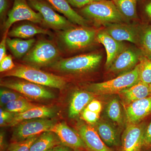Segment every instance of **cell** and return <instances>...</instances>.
I'll list each match as a JSON object with an SVG mask.
<instances>
[{
	"instance_id": "obj_1",
	"label": "cell",
	"mask_w": 151,
	"mask_h": 151,
	"mask_svg": "<svg viewBox=\"0 0 151 151\" xmlns=\"http://www.w3.org/2000/svg\"><path fill=\"white\" fill-rule=\"evenodd\" d=\"M4 76H14L26 81L59 89H64L66 85L64 78L40 70L27 65H19L13 69L4 72Z\"/></svg>"
},
{
	"instance_id": "obj_2",
	"label": "cell",
	"mask_w": 151,
	"mask_h": 151,
	"mask_svg": "<svg viewBox=\"0 0 151 151\" xmlns=\"http://www.w3.org/2000/svg\"><path fill=\"white\" fill-rule=\"evenodd\" d=\"M140 65L138 64L132 70L119 75L111 80L90 84L89 92L99 95L119 94L140 81Z\"/></svg>"
},
{
	"instance_id": "obj_3",
	"label": "cell",
	"mask_w": 151,
	"mask_h": 151,
	"mask_svg": "<svg viewBox=\"0 0 151 151\" xmlns=\"http://www.w3.org/2000/svg\"><path fill=\"white\" fill-rule=\"evenodd\" d=\"M81 13L85 17L99 24L122 22L125 19L112 1L102 0L84 7Z\"/></svg>"
},
{
	"instance_id": "obj_4",
	"label": "cell",
	"mask_w": 151,
	"mask_h": 151,
	"mask_svg": "<svg viewBox=\"0 0 151 151\" xmlns=\"http://www.w3.org/2000/svg\"><path fill=\"white\" fill-rule=\"evenodd\" d=\"M102 59V55L99 53H88L59 60L50 66L55 70L60 72L86 73L96 69Z\"/></svg>"
},
{
	"instance_id": "obj_5",
	"label": "cell",
	"mask_w": 151,
	"mask_h": 151,
	"mask_svg": "<svg viewBox=\"0 0 151 151\" xmlns=\"http://www.w3.org/2000/svg\"><path fill=\"white\" fill-rule=\"evenodd\" d=\"M60 55L59 50L53 42L40 40L25 55L23 61L27 65L38 68L52 65L58 60Z\"/></svg>"
},
{
	"instance_id": "obj_6",
	"label": "cell",
	"mask_w": 151,
	"mask_h": 151,
	"mask_svg": "<svg viewBox=\"0 0 151 151\" xmlns=\"http://www.w3.org/2000/svg\"><path fill=\"white\" fill-rule=\"evenodd\" d=\"M56 123L54 120L47 118L23 121L16 125L12 136V141L20 142L40 135L44 132L50 131Z\"/></svg>"
},
{
	"instance_id": "obj_7",
	"label": "cell",
	"mask_w": 151,
	"mask_h": 151,
	"mask_svg": "<svg viewBox=\"0 0 151 151\" xmlns=\"http://www.w3.org/2000/svg\"><path fill=\"white\" fill-rule=\"evenodd\" d=\"M96 31L86 27H71L60 33V39L68 49L77 50L91 45L97 37Z\"/></svg>"
},
{
	"instance_id": "obj_8",
	"label": "cell",
	"mask_w": 151,
	"mask_h": 151,
	"mask_svg": "<svg viewBox=\"0 0 151 151\" xmlns=\"http://www.w3.org/2000/svg\"><path fill=\"white\" fill-rule=\"evenodd\" d=\"M22 20L29 21L35 23L43 22L41 14L33 10L26 0H14L12 8L8 14V18L4 22L5 32L9 30L15 22Z\"/></svg>"
},
{
	"instance_id": "obj_9",
	"label": "cell",
	"mask_w": 151,
	"mask_h": 151,
	"mask_svg": "<svg viewBox=\"0 0 151 151\" xmlns=\"http://www.w3.org/2000/svg\"><path fill=\"white\" fill-rule=\"evenodd\" d=\"M1 86L34 100H48L54 98V94L43 86L29 81H1Z\"/></svg>"
},
{
	"instance_id": "obj_10",
	"label": "cell",
	"mask_w": 151,
	"mask_h": 151,
	"mask_svg": "<svg viewBox=\"0 0 151 151\" xmlns=\"http://www.w3.org/2000/svg\"><path fill=\"white\" fill-rule=\"evenodd\" d=\"M29 2L30 5L40 13L43 22L49 27L56 30H65L72 27L71 22L65 17L57 13L49 5L42 0Z\"/></svg>"
},
{
	"instance_id": "obj_11",
	"label": "cell",
	"mask_w": 151,
	"mask_h": 151,
	"mask_svg": "<svg viewBox=\"0 0 151 151\" xmlns=\"http://www.w3.org/2000/svg\"><path fill=\"white\" fill-rule=\"evenodd\" d=\"M147 126L145 122L127 124L121 138V151H142Z\"/></svg>"
},
{
	"instance_id": "obj_12",
	"label": "cell",
	"mask_w": 151,
	"mask_h": 151,
	"mask_svg": "<svg viewBox=\"0 0 151 151\" xmlns=\"http://www.w3.org/2000/svg\"><path fill=\"white\" fill-rule=\"evenodd\" d=\"M142 56L140 50L127 47L116 58L108 70L119 75L127 73L133 70L139 64Z\"/></svg>"
},
{
	"instance_id": "obj_13",
	"label": "cell",
	"mask_w": 151,
	"mask_h": 151,
	"mask_svg": "<svg viewBox=\"0 0 151 151\" xmlns=\"http://www.w3.org/2000/svg\"><path fill=\"white\" fill-rule=\"evenodd\" d=\"M50 131L58 136L61 144L74 151L89 150L78 132L68 127L65 122L56 123Z\"/></svg>"
},
{
	"instance_id": "obj_14",
	"label": "cell",
	"mask_w": 151,
	"mask_h": 151,
	"mask_svg": "<svg viewBox=\"0 0 151 151\" xmlns=\"http://www.w3.org/2000/svg\"><path fill=\"white\" fill-rule=\"evenodd\" d=\"M105 29L109 35L119 41H127L138 45L141 26L122 22L105 25Z\"/></svg>"
},
{
	"instance_id": "obj_15",
	"label": "cell",
	"mask_w": 151,
	"mask_h": 151,
	"mask_svg": "<svg viewBox=\"0 0 151 151\" xmlns=\"http://www.w3.org/2000/svg\"><path fill=\"white\" fill-rule=\"evenodd\" d=\"M77 132L90 151H114L102 140L96 129L89 124L79 123Z\"/></svg>"
},
{
	"instance_id": "obj_16",
	"label": "cell",
	"mask_w": 151,
	"mask_h": 151,
	"mask_svg": "<svg viewBox=\"0 0 151 151\" xmlns=\"http://www.w3.org/2000/svg\"><path fill=\"white\" fill-rule=\"evenodd\" d=\"M151 114V96L127 104L125 109L127 124L141 123Z\"/></svg>"
},
{
	"instance_id": "obj_17",
	"label": "cell",
	"mask_w": 151,
	"mask_h": 151,
	"mask_svg": "<svg viewBox=\"0 0 151 151\" xmlns=\"http://www.w3.org/2000/svg\"><path fill=\"white\" fill-rule=\"evenodd\" d=\"M96 38L99 42L104 45L106 50L107 59L105 67L108 69L116 58L127 47L123 42L114 39L105 30L99 32L97 34Z\"/></svg>"
},
{
	"instance_id": "obj_18",
	"label": "cell",
	"mask_w": 151,
	"mask_h": 151,
	"mask_svg": "<svg viewBox=\"0 0 151 151\" xmlns=\"http://www.w3.org/2000/svg\"><path fill=\"white\" fill-rule=\"evenodd\" d=\"M55 113L52 108L46 106H36L23 113H15L7 126L15 127L19 123L25 120L50 118L54 116Z\"/></svg>"
},
{
	"instance_id": "obj_19",
	"label": "cell",
	"mask_w": 151,
	"mask_h": 151,
	"mask_svg": "<svg viewBox=\"0 0 151 151\" xmlns=\"http://www.w3.org/2000/svg\"><path fill=\"white\" fill-rule=\"evenodd\" d=\"M96 124L97 133L108 147L121 145L120 134L113 124L105 120L98 121Z\"/></svg>"
},
{
	"instance_id": "obj_20",
	"label": "cell",
	"mask_w": 151,
	"mask_h": 151,
	"mask_svg": "<svg viewBox=\"0 0 151 151\" xmlns=\"http://www.w3.org/2000/svg\"><path fill=\"white\" fill-rule=\"evenodd\" d=\"M93 93L84 91H76L70 100L68 109V116L74 119L82 113L87 105L94 100Z\"/></svg>"
},
{
	"instance_id": "obj_21",
	"label": "cell",
	"mask_w": 151,
	"mask_h": 151,
	"mask_svg": "<svg viewBox=\"0 0 151 151\" xmlns=\"http://www.w3.org/2000/svg\"><path fill=\"white\" fill-rule=\"evenodd\" d=\"M55 9L64 15L66 18L73 23L86 27L88 25V22L77 13L70 7L66 0H46Z\"/></svg>"
},
{
	"instance_id": "obj_22",
	"label": "cell",
	"mask_w": 151,
	"mask_h": 151,
	"mask_svg": "<svg viewBox=\"0 0 151 151\" xmlns=\"http://www.w3.org/2000/svg\"><path fill=\"white\" fill-rule=\"evenodd\" d=\"M119 94L127 105L134 101L150 96V85L139 81L133 86L123 90Z\"/></svg>"
},
{
	"instance_id": "obj_23",
	"label": "cell",
	"mask_w": 151,
	"mask_h": 151,
	"mask_svg": "<svg viewBox=\"0 0 151 151\" xmlns=\"http://www.w3.org/2000/svg\"><path fill=\"white\" fill-rule=\"evenodd\" d=\"M61 144L58 136L48 131L39 136L31 146L30 151H47Z\"/></svg>"
},
{
	"instance_id": "obj_24",
	"label": "cell",
	"mask_w": 151,
	"mask_h": 151,
	"mask_svg": "<svg viewBox=\"0 0 151 151\" xmlns=\"http://www.w3.org/2000/svg\"><path fill=\"white\" fill-rule=\"evenodd\" d=\"M49 35V32L32 24H24L14 27L8 32L11 37L29 38L37 34Z\"/></svg>"
},
{
	"instance_id": "obj_25",
	"label": "cell",
	"mask_w": 151,
	"mask_h": 151,
	"mask_svg": "<svg viewBox=\"0 0 151 151\" xmlns=\"http://www.w3.org/2000/svg\"><path fill=\"white\" fill-rule=\"evenodd\" d=\"M35 41V39L23 40L19 39H11L7 37L6 44L14 56L19 58L27 54L32 48Z\"/></svg>"
},
{
	"instance_id": "obj_26",
	"label": "cell",
	"mask_w": 151,
	"mask_h": 151,
	"mask_svg": "<svg viewBox=\"0 0 151 151\" xmlns=\"http://www.w3.org/2000/svg\"><path fill=\"white\" fill-rule=\"evenodd\" d=\"M126 21L137 18V0H112Z\"/></svg>"
},
{
	"instance_id": "obj_27",
	"label": "cell",
	"mask_w": 151,
	"mask_h": 151,
	"mask_svg": "<svg viewBox=\"0 0 151 151\" xmlns=\"http://www.w3.org/2000/svg\"><path fill=\"white\" fill-rule=\"evenodd\" d=\"M138 46L143 56L151 60V26L150 25L141 26Z\"/></svg>"
},
{
	"instance_id": "obj_28",
	"label": "cell",
	"mask_w": 151,
	"mask_h": 151,
	"mask_svg": "<svg viewBox=\"0 0 151 151\" xmlns=\"http://www.w3.org/2000/svg\"><path fill=\"white\" fill-rule=\"evenodd\" d=\"M107 116L111 121L119 126L124 124V118L122 108L119 99L114 98L110 100L106 107Z\"/></svg>"
},
{
	"instance_id": "obj_29",
	"label": "cell",
	"mask_w": 151,
	"mask_h": 151,
	"mask_svg": "<svg viewBox=\"0 0 151 151\" xmlns=\"http://www.w3.org/2000/svg\"><path fill=\"white\" fill-rule=\"evenodd\" d=\"M36 105H33L24 98L14 100L4 106V110L12 113H19L24 112Z\"/></svg>"
},
{
	"instance_id": "obj_30",
	"label": "cell",
	"mask_w": 151,
	"mask_h": 151,
	"mask_svg": "<svg viewBox=\"0 0 151 151\" xmlns=\"http://www.w3.org/2000/svg\"><path fill=\"white\" fill-rule=\"evenodd\" d=\"M140 81L148 84H151V60L141 57L139 63Z\"/></svg>"
},
{
	"instance_id": "obj_31",
	"label": "cell",
	"mask_w": 151,
	"mask_h": 151,
	"mask_svg": "<svg viewBox=\"0 0 151 151\" xmlns=\"http://www.w3.org/2000/svg\"><path fill=\"white\" fill-rule=\"evenodd\" d=\"M39 136H34L24 141L12 142L9 145L6 151H30L31 146Z\"/></svg>"
},
{
	"instance_id": "obj_32",
	"label": "cell",
	"mask_w": 151,
	"mask_h": 151,
	"mask_svg": "<svg viewBox=\"0 0 151 151\" xmlns=\"http://www.w3.org/2000/svg\"><path fill=\"white\" fill-rule=\"evenodd\" d=\"M22 98H24L22 96L16 92L6 89H1L0 104L1 106L2 107L5 106L10 102Z\"/></svg>"
},
{
	"instance_id": "obj_33",
	"label": "cell",
	"mask_w": 151,
	"mask_h": 151,
	"mask_svg": "<svg viewBox=\"0 0 151 151\" xmlns=\"http://www.w3.org/2000/svg\"><path fill=\"white\" fill-rule=\"evenodd\" d=\"M100 114L85 108L81 113V118L89 125H94L99 121Z\"/></svg>"
},
{
	"instance_id": "obj_34",
	"label": "cell",
	"mask_w": 151,
	"mask_h": 151,
	"mask_svg": "<svg viewBox=\"0 0 151 151\" xmlns=\"http://www.w3.org/2000/svg\"><path fill=\"white\" fill-rule=\"evenodd\" d=\"M11 55H7L0 60V72H6L15 67Z\"/></svg>"
},
{
	"instance_id": "obj_35",
	"label": "cell",
	"mask_w": 151,
	"mask_h": 151,
	"mask_svg": "<svg viewBox=\"0 0 151 151\" xmlns=\"http://www.w3.org/2000/svg\"><path fill=\"white\" fill-rule=\"evenodd\" d=\"M15 113H12L3 110L2 108L0 109V125L1 127L7 126L11 120L13 118Z\"/></svg>"
},
{
	"instance_id": "obj_36",
	"label": "cell",
	"mask_w": 151,
	"mask_h": 151,
	"mask_svg": "<svg viewBox=\"0 0 151 151\" xmlns=\"http://www.w3.org/2000/svg\"><path fill=\"white\" fill-rule=\"evenodd\" d=\"M70 5L74 7H84L86 6L95 2L99 1L102 0H66Z\"/></svg>"
},
{
	"instance_id": "obj_37",
	"label": "cell",
	"mask_w": 151,
	"mask_h": 151,
	"mask_svg": "<svg viewBox=\"0 0 151 151\" xmlns=\"http://www.w3.org/2000/svg\"><path fill=\"white\" fill-rule=\"evenodd\" d=\"M143 148H151V122L146 127L144 134Z\"/></svg>"
},
{
	"instance_id": "obj_38",
	"label": "cell",
	"mask_w": 151,
	"mask_h": 151,
	"mask_svg": "<svg viewBox=\"0 0 151 151\" xmlns=\"http://www.w3.org/2000/svg\"><path fill=\"white\" fill-rule=\"evenodd\" d=\"M86 109L100 114L102 109L101 102L97 100H92L86 107Z\"/></svg>"
},
{
	"instance_id": "obj_39",
	"label": "cell",
	"mask_w": 151,
	"mask_h": 151,
	"mask_svg": "<svg viewBox=\"0 0 151 151\" xmlns=\"http://www.w3.org/2000/svg\"><path fill=\"white\" fill-rule=\"evenodd\" d=\"M8 32L9 30L5 32L2 40L1 41V43H0V60H1L4 58L7 55L6 45H7L6 39Z\"/></svg>"
},
{
	"instance_id": "obj_40",
	"label": "cell",
	"mask_w": 151,
	"mask_h": 151,
	"mask_svg": "<svg viewBox=\"0 0 151 151\" xmlns=\"http://www.w3.org/2000/svg\"><path fill=\"white\" fill-rule=\"evenodd\" d=\"M9 7L8 0H0V17L1 20L4 21V22Z\"/></svg>"
},
{
	"instance_id": "obj_41",
	"label": "cell",
	"mask_w": 151,
	"mask_h": 151,
	"mask_svg": "<svg viewBox=\"0 0 151 151\" xmlns=\"http://www.w3.org/2000/svg\"><path fill=\"white\" fill-rule=\"evenodd\" d=\"M54 151H74V150L67 146L61 144L55 147Z\"/></svg>"
},
{
	"instance_id": "obj_42",
	"label": "cell",
	"mask_w": 151,
	"mask_h": 151,
	"mask_svg": "<svg viewBox=\"0 0 151 151\" xmlns=\"http://www.w3.org/2000/svg\"><path fill=\"white\" fill-rule=\"evenodd\" d=\"M145 11L147 15L151 19V1L146 5L145 8Z\"/></svg>"
},
{
	"instance_id": "obj_43",
	"label": "cell",
	"mask_w": 151,
	"mask_h": 151,
	"mask_svg": "<svg viewBox=\"0 0 151 151\" xmlns=\"http://www.w3.org/2000/svg\"><path fill=\"white\" fill-rule=\"evenodd\" d=\"M74 151H90L89 150H76Z\"/></svg>"
},
{
	"instance_id": "obj_44",
	"label": "cell",
	"mask_w": 151,
	"mask_h": 151,
	"mask_svg": "<svg viewBox=\"0 0 151 151\" xmlns=\"http://www.w3.org/2000/svg\"><path fill=\"white\" fill-rule=\"evenodd\" d=\"M47 151H54V148L50 149V150H49Z\"/></svg>"
},
{
	"instance_id": "obj_45",
	"label": "cell",
	"mask_w": 151,
	"mask_h": 151,
	"mask_svg": "<svg viewBox=\"0 0 151 151\" xmlns=\"http://www.w3.org/2000/svg\"><path fill=\"white\" fill-rule=\"evenodd\" d=\"M149 85H150V91H151L150 96H151V84H149Z\"/></svg>"
},
{
	"instance_id": "obj_46",
	"label": "cell",
	"mask_w": 151,
	"mask_h": 151,
	"mask_svg": "<svg viewBox=\"0 0 151 151\" xmlns=\"http://www.w3.org/2000/svg\"><path fill=\"white\" fill-rule=\"evenodd\" d=\"M28 1H36V0H28Z\"/></svg>"
}]
</instances>
